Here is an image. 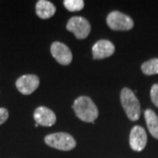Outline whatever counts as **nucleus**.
<instances>
[{"label": "nucleus", "instance_id": "5", "mask_svg": "<svg viewBox=\"0 0 158 158\" xmlns=\"http://www.w3.org/2000/svg\"><path fill=\"white\" fill-rule=\"evenodd\" d=\"M66 28L68 31L73 33L77 39H85L90 33L91 27L90 22L83 17H72L67 23Z\"/></svg>", "mask_w": 158, "mask_h": 158}, {"label": "nucleus", "instance_id": "7", "mask_svg": "<svg viewBox=\"0 0 158 158\" xmlns=\"http://www.w3.org/2000/svg\"><path fill=\"white\" fill-rule=\"evenodd\" d=\"M40 85V78L36 75L28 74L24 75L19 77L16 81V87L18 90L23 95H30Z\"/></svg>", "mask_w": 158, "mask_h": 158}, {"label": "nucleus", "instance_id": "14", "mask_svg": "<svg viewBox=\"0 0 158 158\" xmlns=\"http://www.w3.org/2000/svg\"><path fill=\"white\" fill-rule=\"evenodd\" d=\"M63 6L69 11H79L84 9L85 2L83 0H64Z\"/></svg>", "mask_w": 158, "mask_h": 158}, {"label": "nucleus", "instance_id": "16", "mask_svg": "<svg viewBox=\"0 0 158 158\" xmlns=\"http://www.w3.org/2000/svg\"><path fill=\"white\" fill-rule=\"evenodd\" d=\"M9 118V112L6 108L0 107V125L4 124Z\"/></svg>", "mask_w": 158, "mask_h": 158}, {"label": "nucleus", "instance_id": "10", "mask_svg": "<svg viewBox=\"0 0 158 158\" xmlns=\"http://www.w3.org/2000/svg\"><path fill=\"white\" fill-rule=\"evenodd\" d=\"M34 118L37 124L42 127H52L56 122V113L45 106H40L35 109Z\"/></svg>", "mask_w": 158, "mask_h": 158}, {"label": "nucleus", "instance_id": "11", "mask_svg": "<svg viewBox=\"0 0 158 158\" xmlns=\"http://www.w3.org/2000/svg\"><path fill=\"white\" fill-rule=\"evenodd\" d=\"M35 11L38 17L42 19H47L53 17L56 11V7L53 3L47 0H40L35 6Z\"/></svg>", "mask_w": 158, "mask_h": 158}, {"label": "nucleus", "instance_id": "6", "mask_svg": "<svg viewBox=\"0 0 158 158\" xmlns=\"http://www.w3.org/2000/svg\"><path fill=\"white\" fill-rule=\"evenodd\" d=\"M50 52L53 57L60 64L67 66L72 62V53L68 46L60 41H55L50 47Z\"/></svg>", "mask_w": 158, "mask_h": 158}, {"label": "nucleus", "instance_id": "8", "mask_svg": "<svg viewBox=\"0 0 158 158\" xmlns=\"http://www.w3.org/2000/svg\"><path fill=\"white\" fill-rule=\"evenodd\" d=\"M148 137L146 131L140 126H135L129 135V144L131 148L135 151H142L147 145Z\"/></svg>", "mask_w": 158, "mask_h": 158}, {"label": "nucleus", "instance_id": "4", "mask_svg": "<svg viewBox=\"0 0 158 158\" xmlns=\"http://www.w3.org/2000/svg\"><path fill=\"white\" fill-rule=\"evenodd\" d=\"M108 27L114 31H128L134 27V20L127 15L118 11L110 12L106 17Z\"/></svg>", "mask_w": 158, "mask_h": 158}, {"label": "nucleus", "instance_id": "3", "mask_svg": "<svg viewBox=\"0 0 158 158\" xmlns=\"http://www.w3.org/2000/svg\"><path fill=\"white\" fill-rule=\"evenodd\" d=\"M44 141L48 146L62 151H69L77 146V141L72 135L62 132L50 134L46 136Z\"/></svg>", "mask_w": 158, "mask_h": 158}, {"label": "nucleus", "instance_id": "13", "mask_svg": "<svg viewBox=\"0 0 158 158\" xmlns=\"http://www.w3.org/2000/svg\"><path fill=\"white\" fill-rule=\"evenodd\" d=\"M141 71L147 76L158 74V58H153L141 64Z\"/></svg>", "mask_w": 158, "mask_h": 158}, {"label": "nucleus", "instance_id": "2", "mask_svg": "<svg viewBox=\"0 0 158 158\" xmlns=\"http://www.w3.org/2000/svg\"><path fill=\"white\" fill-rule=\"evenodd\" d=\"M120 102L127 118L132 121H136L141 116L140 101L129 88L125 87L120 91Z\"/></svg>", "mask_w": 158, "mask_h": 158}, {"label": "nucleus", "instance_id": "1", "mask_svg": "<svg viewBox=\"0 0 158 158\" xmlns=\"http://www.w3.org/2000/svg\"><path fill=\"white\" fill-rule=\"evenodd\" d=\"M72 107L77 118L85 122L92 123L98 117V109L89 97L80 96L77 98L74 101Z\"/></svg>", "mask_w": 158, "mask_h": 158}, {"label": "nucleus", "instance_id": "9", "mask_svg": "<svg viewBox=\"0 0 158 158\" xmlns=\"http://www.w3.org/2000/svg\"><path fill=\"white\" fill-rule=\"evenodd\" d=\"M115 47L112 41L108 40H100L92 47V56L95 60H101L113 56Z\"/></svg>", "mask_w": 158, "mask_h": 158}, {"label": "nucleus", "instance_id": "12", "mask_svg": "<svg viewBox=\"0 0 158 158\" xmlns=\"http://www.w3.org/2000/svg\"><path fill=\"white\" fill-rule=\"evenodd\" d=\"M144 117L148 128L151 135L158 139V116L151 109H147L144 112Z\"/></svg>", "mask_w": 158, "mask_h": 158}, {"label": "nucleus", "instance_id": "15", "mask_svg": "<svg viewBox=\"0 0 158 158\" xmlns=\"http://www.w3.org/2000/svg\"><path fill=\"white\" fill-rule=\"evenodd\" d=\"M150 98L153 104L158 108V84L153 85L150 90Z\"/></svg>", "mask_w": 158, "mask_h": 158}]
</instances>
